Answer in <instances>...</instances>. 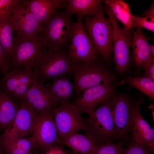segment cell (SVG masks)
<instances>
[{
    "label": "cell",
    "mask_w": 154,
    "mask_h": 154,
    "mask_svg": "<svg viewBox=\"0 0 154 154\" xmlns=\"http://www.w3.org/2000/svg\"><path fill=\"white\" fill-rule=\"evenodd\" d=\"M3 153L0 146V154H3Z\"/></svg>",
    "instance_id": "cell-38"
},
{
    "label": "cell",
    "mask_w": 154,
    "mask_h": 154,
    "mask_svg": "<svg viewBox=\"0 0 154 154\" xmlns=\"http://www.w3.org/2000/svg\"><path fill=\"white\" fill-rule=\"evenodd\" d=\"M77 17V22L70 39L68 52L73 63H87L99 56L84 27L82 21L84 17Z\"/></svg>",
    "instance_id": "cell-10"
},
{
    "label": "cell",
    "mask_w": 154,
    "mask_h": 154,
    "mask_svg": "<svg viewBox=\"0 0 154 154\" xmlns=\"http://www.w3.org/2000/svg\"><path fill=\"white\" fill-rule=\"evenodd\" d=\"M59 143L70 148L74 154H94L97 147L87 135L78 132L60 138Z\"/></svg>",
    "instance_id": "cell-21"
},
{
    "label": "cell",
    "mask_w": 154,
    "mask_h": 154,
    "mask_svg": "<svg viewBox=\"0 0 154 154\" xmlns=\"http://www.w3.org/2000/svg\"><path fill=\"white\" fill-rule=\"evenodd\" d=\"M105 10L112 27L113 42V59L115 69L119 74L125 73L129 68L130 54L129 47L133 33L123 26L121 28L108 5L105 3Z\"/></svg>",
    "instance_id": "cell-8"
},
{
    "label": "cell",
    "mask_w": 154,
    "mask_h": 154,
    "mask_svg": "<svg viewBox=\"0 0 154 154\" xmlns=\"http://www.w3.org/2000/svg\"><path fill=\"white\" fill-rule=\"evenodd\" d=\"M19 106L0 89V129L4 132L11 127Z\"/></svg>",
    "instance_id": "cell-23"
},
{
    "label": "cell",
    "mask_w": 154,
    "mask_h": 154,
    "mask_svg": "<svg viewBox=\"0 0 154 154\" xmlns=\"http://www.w3.org/2000/svg\"><path fill=\"white\" fill-rule=\"evenodd\" d=\"M76 23L64 11L56 10L40 33L48 47L64 49L71 39Z\"/></svg>",
    "instance_id": "cell-7"
},
{
    "label": "cell",
    "mask_w": 154,
    "mask_h": 154,
    "mask_svg": "<svg viewBox=\"0 0 154 154\" xmlns=\"http://www.w3.org/2000/svg\"><path fill=\"white\" fill-rule=\"evenodd\" d=\"M100 0H68L64 11L70 16L75 14L76 16H89L93 17L96 15L103 7Z\"/></svg>",
    "instance_id": "cell-22"
},
{
    "label": "cell",
    "mask_w": 154,
    "mask_h": 154,
    "mask_svg": "<svg viewBox=\"0 0 154 154\" xmlns=\"http://www.w3.org/2000/svg\"><path fill=\"white\" fill-rule=\"evenodd\" d=\"M141 96L137 98L134 110L133 124L130 137L146 146L150 153H154V129L144 119L140 111L143 102Z\"/></svg>",
    "instance_id": "cell-16"
},
{
    "label": "cell",
    "mask_w": 154,
    "mask_h": 154,
    "mask_svg": "<svg viewBox=\"0 0 154 154\" xmlns=\"http://www.w3.org/2000/svg\"><path fill=\"white\" fill-rule=\"evenodd\" d=\"M59 138L67 135L85 130L84 118L78 109L68 102L52 109Z\"/></svg>",
    "instance_id": "cell-11"
},
{
    "label": "cell",
    "mask_w": 154,
    "mask_h": 154,
    "mask_svg": "<svg viewBox=\"0 0 154 154\" xmlns=\"http://www.w3.org/2000/svg\"><path fill=\"white\" fill-rule=\"evenodd\" d=\"M15 0H0V16L6 13Z\"/></svg>",
    "instance_id": "cell-34"
},
{
    "label": "cell",
    "mask_w": 154,
    "mask_h": 154,
    "mask_svg": "<svg viewBox=\"0 0 154 154\" xmlns=\"http://www.w3.org/2000/svg\"><path fill=\"white\" fill-rule=\"evenodd\" d=\"M8 11L0 16V42L4 51L10 58L14 30L8 17Z\"/></svg>",
    "instance_id": "cell-25"
},
{
    "label": "cell",
    "mask_w": 154,
    "mask_h": 154,
    "mask_svg": "<svg viewBox=\"0 0 154 154\" xmlns=\"http://www.w3.org/2000/svg\"><path fill=\"white\" fill-rule=\"evenodd\" d=\"M151 52L152 56L154 57V45L150 44Z\"/></svg>",
    "instance_id": "cell-37"
},
{
    "label": "cell",
    "mask_w": 154,
    "mask_h": 154,
    "mask_svg": "<svg viewBox=\"0 0 154 154\" xmlns=\"http://www.w3.org/2000/svg\"><path fill=\"white\" fill-rule=\"evenodd\" d=\"M44 86L57 106L69 102L74 94L73 83L66 76L51 79L50 82Z\"/></svg>",
    "instance_id": "cell-20"
},
{
    "label": "cell",
    "mask_w": 154,
    "mask_h": 154,
    "mask_svg": "<svg viewBox=\"0 0 154 154\" xmlns=\"http://www.w3.org/2000/svg\"><path fill=\"white\" fill-rule=\"evenodd\" d=\"M0 146L5 154H31V152L8 143L0 139Z\"/></svg>",
    "instance_id": "cell-31"
},
{
    "label": "cell",
    "mask_w": 154,
    "mask_h": 154,
    "mask_svg": "<svg viewBox=\"0 0 154 154\" xmlns=\"http://www.w3.org/2000/svg\"><path fill=\"white\" fill-rule=\"evenodd\" d=\"M112 96L99 105L88 117L84 118L86 135L98 146L114 143L117 139L112 115Z\"/></svg>",
    "instance_id": "cell-1"
},
{
    "label": "cell",
    "mask_w": 154,
    "mask_h": 154,
    "mask_svg": "<svg viewBox=\"0 0 154 154\" xmlns=\"http://www.w3.org/2000/svg\"><path fill=\"white\" fill-rule=\"evenodd\" d=\"M14 34L11 66L13 68L28 67L33 70L42 53L48 48L45 41L40 33L29 36Z\"/></svg>",
    "instance_id": "cell-3"
},
{
    "label": "cell",
    "mask_w": 154,
    "mask_h": 154,
    "mask_svg": "<svg viewBox=\"0 0 154 154\" xmlns=\"http://www.w3.org/2000/svg\"><path fill=\"white\" fill-rule=\"evenodd\" d=\"M145 145L138 142L130 137L126 148L121 154H151Z\"/></svg>",
    "instance_id": "cell-30"
},
{
    "label": "cell",
    "mask_w": 154,
    "mask_h": 154,
    "mask_svg": "<svg viewBox=\"0 0 154 154\" xmlns=\"http://www.w3.org/2000/svg\"><path fill=\"white\" fill-rule=\"evenodd\" d=\"M119 82L104 83L89 88L84 91L72 103L80 113L90 114L100 104L115 93Z\"/></svg>",
    "instance_id": "cell-13"
},
{
    "label": "cell",
    "mask_w": 154,
    "mask_h": 154,
    "mask_svg": "<svg viewBox=\"0 0 154 154\" xmlns=\"http://www.w3.org/2000/svg\"><path fill=\"white\" fill-rule=\"evenodd\" d=\"M145 70L147 77L154 79V58L153 57L144 65L143 67Z\"/></svg>",
    "instance_id": "cell-33"
},
{
    "label": "cell",
    "mask_w": 154,
    "mask_h": 154,
    "mask_svg": "<svg viewBox=\"0 0 154 154\" xmlns=\"http://www.w3.org/2000/svg\"><path fill=\"white\" fill-rule=\"evenodd\" d=\"M66 0H22L25 7L30 11L43 27L59 8L66 7Z\"/></svg>",
    "instance_id": "cell-18"
},
{
    "label": "cell",
    "mask_w": 154,
    "mask_h": 154,
    "mask_svg": "<svg viewBox=\"0 0 154 154\" xmlns=\"http://www.w3.org/2000/svg\"><path fill=\"white\" fill-rule=\"evenodd\" d=\"M119 83V85L127 83L147 95L151 100H154V80L147 77H133L128 76Z\"/></svg>",
    "instance_id": "cell-26"
},
{
    "label": "cell",
    "mask_w": 154,
    "mask_h": 154,
    "mask_svg": "<svg viewBox=\"0 0 154 154\" xmlns=\"http://www.w3.org/2000/svg\"><path fill=\"white\" fill-rule=\"evenodd\" d=\"M83 25L97 53L104 61L109 62L113 52V30L110 19L104 16L103 7L95 16H86Z\"/></svg>",
    "instance_id": "cell-4"
},
{
    "label": "cell",
    "mask_w": 154,
    "mask_h": 154,
    "mask_svg": "<svg viewBox=\"0 0 154 154\" xmlns=\"http://www.w3.org/2000/svg\"><path fill=\"white\" fill-rule=\"evenodd\" d=\"M36 116L32 108L22 100L11 127L0 137L9 139L31 136L33 124Z\"/></svg>",
    "instance_id": "cell-15"
},
{
    "label": "cell",
    "mask_w": 154,
    "mask_h": 154,
    "mask_svg": "<svg viewBox=\"0 0 154 154\" xmlns=\"http://www.w3.org/2000/svg\"><path fill=\"white\" fill-rule=\"evenodd\" d=\"M0 139L8 143L29 152H31L33 149L38 147L36 141L32 136L9 139L0 137Z\"/></svg>",
    "instance_id": "cell-27"
},
{
    "label": "cell",
    "mask_w": 154,
    "mask_h": 154,
    "mask_svg": "<svg viewBox=\"0 0 154 154\" xmlns=\"http://www.w3.org/2000/svg\"><path fill=\"white\" fill-rule=\"evenodd\" d=\"M123 149L120 142H108L98 146L94 154H121Z\"/></svg>",
    "instance_id": "cell-29"
},
{
    "label": "cell",
    "mask_w": 154,
    "mask_h": 154,
    "mask_svg": "<svg viewBox=\"0 0 154 154\" xmlns=\"http://www.w3.org/2000/svg\"><path fill=\"white\" fill-rule=\"evenodd\" d=\"M145 16H151L154 17V3L153 2L149 8L145 11L143 14Z\"/></svg>",
    "instance_id": "cell-36"
},
{
    "label": "cell",
    "mask_w": 154,
    "mask_h": 154,
    "mask_svg": "<svg viewBox=\"0 0 154 154\" xmlns=\"http://www.w3.org/2000/svg\"><path fill=\"white\" fill-rule=\"evenodd\" d=\"M37 81L31 68H14L5 74L0 81V89L13 100L21 101Z\"/></svg>",
    "instance_id": "cell-9"
},
{
    "label": "cell",
    "mask_w": 154,
    "mask_h": 154,
    "mask_svg": "<svg viewBox=\"0 0 154 154\" xmlns=\"http://www.w3.org/2000/svg\"><path fill=\"white\" fill-rule=\"evenodd\" d=\"M130 46L132 49L131 60L139 69L143 68L146 63L154 57L151 54L148 38L142 29H136L134 32Z\"/></svg>",
    "instance_id": "cell-19"
},
{
    "label": "cell",
    "mask_w": 154,
    "mask_h": 154,
    "mask_svg": "<svg viewBox=\"0 0 154 154\" xmlns=\"http://www.w3.org/2000/svg\"><path fill=\"white\" fill-rule=\"evenodd\" d=\"M70 74L73 77V84L76 97L85 90L104 83H111L113 74L98 57L87 63H73Z\"/></svg>",
    "instance_id": "cell-2"
},
{
    "label": "cell",
    "mask_w": 154,
    "mask_h": 154,
    "mask_svg": "<svg viewBox=\"0 0 154 154\" xmlns=\"http://www.w3.org/2000/svg\"><path fill=\"white\" fill-rule=\"evenodd\" d=\"M137 97L127 94L115 93L112 97V115L117 139L123 146L127 145L133 124L134 112Z\"/></svg>",
    "instance_id": "cell-6"
},
{
    "label": "cell",
    "mask_w": 154,
    "mask_h": 154,
    "mask_svg": "<svg viewBox=\"0 0 154 154\" xmlns=\"http://www.w3.org/2000/svg\"><path fill=\"white\" fill-rule=\"evenodd\" d=\"M104 1L109 6L115 18L122 23L126 28L132 30L131 14L129 5L122 0H106Z\"/></svg>",
    "instance_id": "cell-24"
},
{
    "label": "cell",
    "mask_w": 154,
    "mask_h": 154,
    "mask_svg": "<svg viewBox=\"0 0 154 154\" xmlns=\"http://www.w3.org/2000/svg\"><path fill=\"white\" fill-rule=\"evenodd\" d=\"M11 66L10 57L4 51L0 42V73L5 75Z\"/></svg>",
    "instance_id": "cell-32"
},
{
    "label": "cell",
    "mask_w": 154,
    "mask_h": 154,
    "mask_svg": "<svg viewBox=\"0 0 154 154\" xmlns=\"http://www.w3.org/2000/svg\"><path fill=\"white\" fill-rule=\"evenodd\" d=\"M44 154H67L59 147L53 145Z\"/></svg>",
    "instance_id": "cell-35"
},
{
    "label": "cell",
    "mask_w": 154,
    "mask_h": 154,
    "mask_svg": "<svg viewBox=\"0 0 154 154\" xmlns=\"http://www.w3.org/2000/svg\"><path fill=\"white\" fill-rule=\"evenodd\" d=\"M73 64L68 51L48 48L42 53L33 70L37 81L44 84L49 79L70 74Z\"/></svg>",
    "instance_id": "cell-5"
},
{
    "label": "cell",
    "mask_w": 154,
    "mask_h": 154,
    "mask_svg": "<svg viewBox=\"0 0 154 154\" xmlns=\"http://www.w3.org/2000/svg\"><path fill=\"white\" fill-rule=\"evenodd\" d=\"M22 100L38 116L57 107L44 86L37 81L25 94Z\"/></svg>",
    "instance_id": "cell-17"
},
{
    "label": "cell",
    "mask_w": 154,
    "mask_h": 154,
    "mask_svg": "<svg viewBox=\"0 0 154 154\" xmlns=\"http://www.w3.org/2000/svg\"><path fill=\"white\" fill-rule=\"evenodd\" d=\"M8 15L14 33L18 35L31 36L43 30L37 19L23 5L22 0H15L9 8Z\"/></svg>",
    "instance_id": "cell-12"
},
{
    "label": "cell",
    "mask_w": 154,
    "mask_h": 154,
    "mask_svg": "<svg viewBox=\"0 0 154 154\" xmlns=\"http://www.w3.org/2000/svg\"><path fill=\"white\" fill-rule=\"evenodd\" d=\"M31 136L35 139L38 147L46 151L55 144L59 143L60 139L52 110L36 116L32 125Z\"/></svg>",
    "instance_id": "cell-14"
},
{
    "label": "cell",
    "mask_w": 154,
    "mask_h": 154,
    "mask_svg": "<svg viewBox=\"0 0 154 154\" xmlns=\"http://www.w3.org/2000/svg\"><path fill=\"white\" fill-rule=\"evenodd\" d=\"M131 27L136 29L144 28L154 31V17H140L131 14Z\"/></svg>",
    "instance_id": "cell-28"
}]
</instances>
